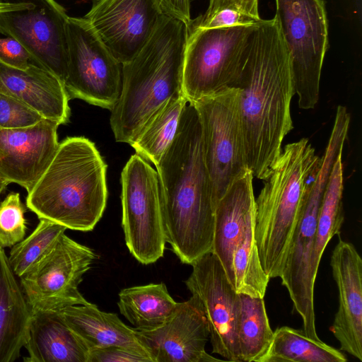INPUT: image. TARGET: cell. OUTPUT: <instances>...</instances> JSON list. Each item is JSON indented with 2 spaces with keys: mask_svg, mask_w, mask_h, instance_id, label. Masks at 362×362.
I'll return each instance as SVG.
<instances>
[{
  "mask_svg": "<svg viewBox=\"0 0 362 362\" xmlns=\"http://www.w3.org/2000/svg\"><path fill=\"white\" fill-rule=\"evenodd\" d=\"M330 266L339 305L329 329L341 351L362 361V259L352 243L339 238Z\"/></svg>",
  "mask_w": 362,
  "mask_h": 362,
  "instance_id": "cell-18",
  "label": "cell"
},
{
  "mask_svg": "<svg viewBox=\"0 0 362 362\" xmlns=\"http://www.w3.org/2000/svg\"><path fill=\"white\" fill-rule=\"evenodd\" d=\"M43 118L16 98L0 92V128L14 129L33 125Z\"/></svg>",
  "mask_w": 362,
  "mask_h": 362,
  "instance_id": "cell-32",
  "label": "cell"
},
{
  "mask_svg": "<svg viewBox=\"0 0 362 362\" xmlns=\"http://www.w3.org/2000/svg\"><path fill=\"white\" fill-rule=\"evenodd\" d=\"M0 62L8 66L25 70L32 62L27 49L16 39L0 37Z\"/></svg>",
  "mask_w": 362,
  "mask_h": 362,
  "instance_id": "cell-35",
  "label": "cell"
},
{
  "mask_svg": "<svg viewBox=\"0 0 362 362\" xmlns=\"http://www.w3.org/2000/svg\"><path fill=\"white\" fill-rule=\"evenodd\" d=\"M240 98V89L230 88L192 103L200 123L203 155L215 207L232 184L250 170Z\"/></svg>",
  "mask_w": 362,
  "mask_h": 362,
  "instance_id": "cell-8",
  "label": "cell"
},
{
  "mask_svg": "<svg viewBox=\"0 0 362 362\" xmlns=\"http://www.w3.org/2000/svg\"><path fill=\"white\" fill-rule=\"evenodd\" d=\"M107 165L95 144L83 136L59 143L48 167L26 197L39 219L67 229L91 231L105 211Z\"/></svg>",
  "mask_w": 362,
  "mask_h": 362,
  "instance_id": "cell-4",
  "label": "cell"
},
{
  "mask_svg": "<svg viewBox=\"0 0 362 362\" xmlns=\"http://www.w3.org/2000/svg\"><path fill=\"white\" fill-rule=\"evenodd\" d=\"M27 207L18 192H11L0 202V246L11 247L25 238Z\"/></svg>",
  "mask_w": 362,
  "mask_h": 362,
  "instance_id": "cell-31",
  "label": "cell"
},
{
  "mask_svg": "<svg viewBox=\"0 0 362 362\" xmlns=\"http://www.w3.org/2000/svg\"><path fill=\"white\" fill-rule=\"evenodd\" d=\"M0 92L16 98L43 118L59 125L69 121V97L63 81L33 63L22 70L0 62Z\"/></svg>",
  "mask_w": 362,
  "mask_h": 362,
  "instance_id": "cell-19",
  "label": "cell"
},
{
  "mask_svg": "<svg viewBox=\"0 0 362 362\" xmlns=\"http://www.w3.org/2000/svg\"><path fill=\"white\" fill-rule=\"evenodd\" d=\"M24 4L22 2H7L0 1V12L9 11L22 8Z\"/></svg>",
  "mask_w": 362,
  "mask_h": 362,
  "instance_id": "cell-38",
  "label": "cell"
},
{
  "mask_svg": "<svg viewBox=\"0 0 362 362\" xmlns=\"http://www.w3.org/2000/svg\"><path fill=\"white\" fill-rule=\"evenodd\" d=\"M234 88L240 91L247 166L254 177L263 180L293 128L291 103L296 91L291 55L275 17L255 24Z\"/></svg>",
  "mask_w": 362,
  "mask_h": 362,
  "instance_id": "cell-1",
  "label": "cell"
},
{
  "mask_svg": "<svg viewBox=\"0 0 362 362\" xmlns=\"http://www.w3.org/2000/svg\"><path fill=\"white\" fill-rule=\"evenodd\" d=\"M165 240L183 264L211 251L215 206L197 110L188 103L175 138L156 165Z\"/></svg>",
  "mask_w": 362,
  "mask_h": 362,
  "instance_id": "cell-2",
  "label": "cell"
},
{
  "mask_svg": "<svg viewBox=\"0 0 362 362\" xmlns=\"http://www.w3.org/2000/svg\"><path fill=\"white\" fill-rule=\"evenodd\" d=\"M67 228L53 221L41 218L27 238L16 243L8 256L16 276L28 272L54 247Z\"/></svg>",
  "mask_w": 362,
  "mask_h": 362,
  "instance_id": "cell-30",
  "label": "cell"
},
{
  "mask_svg": "<svg viewBox=\"0 0 362 362\" xmlns=\"http://www.w3.org/2000/svg\"><path fill=\"white\" fill-rule=\"evenodd\" d=\"M117 305L121 314L139 330H148L162 325L177 303L163 282L122 289Z\"/></svg>",
  "mask_w": 362,
  "mask_h": 362,
  "instance_id": "cell-24",
  "label": "cell"
},
{
  "mask_svg": "<svg viewBox=\"0 0 362 362\" xmlns=\"http://www.w3.org/2000/svg\"><path fill=\"white\" fill-rule=\"evenodd\" d=\"M253 178L249 170L232 184L215 207L211 252L219 259L233 288V252L247 223L255 216Z\"/></svg>",
  "mask_w": 362,
  "mask_h": 362,
  "instance_id": "cell-20",
  "label": "cell"
},
{
  "mask_svg": "<svg viewBox=\"0 0 362 362\" xmlns=\"http://www.w3.org/2000/svg\"><path fill=\"white\" fill-rule=\"evenodd\" d=\"M68 62L64 82L69 99L110 110L122 90V64L84 18L68 17Z\"/></svg>",
  "mask_w": 362,
  "mask_h": 362,
  "instance_id": "cell-11",
  "label": "cell"
},
{
  "mask_svg": "<svg viewBox=\"0 0 362 362\" xmlns=\"http://www.w3.org/2000/svg\"><path fill=\"white\" fill-rule=\"evenodd\" d=\"M255 24L188 28L183 66V93L188 103L235 87Z\"/></svg>",
  "mask_w": 362,
  "mask_h": 362,
  "instance_id": "cell-6",
  "label": "cell"
},
{
  "mask_svg": "<svg viewBox=\"0 0 362 362\" xmlns=\"http://www.w3.org/2000/svg\"><path fill=\"white\" fill-rule=\"evenodd\" d=\"M162 15L155 0H93L84 18L123 64L146 44Z\"/></svg>",
  "mask_w": 362,
  "mask_h": 362,
  "instance_id": "cell-15",
  "label": "cell"
},
{
  "mask_svg": "<svg viewBox=\"0 0 362 362\" xmlns=\"http://www.w3.org/2000/svg\"><path fill=\"white\" fill-rule=\"evenodd\" d=\"M255 228V216L250 220L234 250V288L238 293L264 298L270 279L260 262Z\"/></svg>",
  "mask_w": 362,
  "mask_h": 362,
  "instance_id": "cell-28",
  "label": "cell"
},
{
  "mask_svg": "<svg viewBox=\"0 0 362 362\" xmlns=\"http://www.w3.org/2000/svg\"><path fill=\"white\" fill-rule=\"evenodd\" d=\"M187 103L184 93L171 97L130 145L136 153L156 166L173 141Z\"/></svg>",
  "mask_w": 362,
  "mask_h": 362,
  "instance_id": "cell-26",
  "label": "cell"
},
{
  "mask_svg": "<svg viewBox=\"0 0 362 362\" xmlns=\"http://www.w3.org/2000/svg\"><path fill=\"white\" fill-rule=\"evenodd\" d=\"M122 227L131 255L149 264L163 256L165 235L157 171L136 153L121 173Z\"/></svg>",
  "mask_w": 362,
  "mask_h": 362,
  "instance_id": "cell-10",
  "label": "cell"
},
{
  "mask_svg": "<svg viewBox=\"0 0 362 362\" xmlns=\"http://www.w3.org/2000/svg\"><path fill=\"white\" fill-rule=\"evenodd\" d=\"M342 154L335 160L320 208L314 248V264L318 269L323 252L334 235H339L344 221Z\"/></svg>",
  "mask_w": 362,
  "mask_h": 362,
  "instance_id": "cell-29",
  "label": "cell"
},
{
  "mask_svg": "<svg viewBox=\"0 0 362 362\" xmlns=\"http://www.w3.org/2000/svg\"><path fill=\"white\" fill-rule=\"evenodd\" d=\"M320 158L309 140L286 144L263 180L255 199V236L261 264L269 279L280 277L298 223L310 178Z\"/></svg>",
  "mask_w": 362,
  "mask_h": 362,
  "instance_id": "cell-5",
  "label": "cell"
},
{
  "mask_svg": "<svg viewBox=\"0 0 362 362\" xmlns=\"http://www.w3.org/2000/svg\"><path fill=\"white\" fill-rule=\"evenodd\" d=\"M59 126L42 119L28 127L0 128V174L29 192L57 150Z\"/></svg>",
  "mask_w": 362,
  "mask_h": 362,
  "instance_id": "cell-17",
  "label": "cell"
},
{
  "mask_svg": "<svg viewBox=\"0 0 362 362\" xmlns=\"http://www.w3.org/2000/svg\"><path fill=\"white\" fill-rule=\"evenodd\" d=\"M23 8L0 12V33L18 40L32 62L63 83L67 71L66 25L69 16L55 0H23Z\"/></svg>",
  "mask_w": 362,
  "mask_h": 362,
  "instance_id": "cell-13",
  "label": "cell"
},
{
  "mask_svg": "<svg viewBox=\"0 0 362 362\" xmlns=\"http://www.w3.org/2000/svg\"><path fill=\"white\" fill-rule=\"evenodd\" d=\"M15 276L0 246V362L17 360L29 335L32 313Z\"/></svg>",
  "mask_w": 362,
  "mask_h": 362,
  "instance_id": "cell-22",
  "label": "cell"
},
{
  "mask_svg": "<svg viewBox=\"0 0 362 362\" xmlns=\"http://www.w3.org/2000/svg\"><path fill=\"white\" fill-rule=\"evenodd\" d=\"M25 362H88L89 349L59 312L32 315Z\"/></svg>",
  "mask_w": 362,
  "mask_h": 362,
  "instance_id": "cell-21",
  "label": "cell"
},
{
  "mask_svg": "<svg viewBox=\"0 0 362 362\" xmlns=\"http://www.w3.org/2000/svg\"><path fill=\"white\" fill-rule=\"evenodd\" d=\"M188 27L162 15L141 51L122 64V90L111 109L115 141L131 145L158 110L183 93V66Z\"/></svg>",
  "mask_w": 362,
  "mask_h": 362,
  "instance_id": "cell-3",
  "label": "cell"
},
{
  "mask_svg": "<svg viewBox=\"0 0 362 362\" xmlns=\"http://www.w3.org/2000/svg\"><path fill=\"white\" fill-rule=\"evenodd\" d=\"M161 13L184 22L188 27L192 18L189 0H155Z\"/></svg>",
  "mask_w": 362,
  "mask_h": 362,
  "instance_id": "cell-37",
  "label": "cell"
},
{
  "mask_svg": "<svg viewBox=\"0 0 362 362\" xmlns=\"http://www.w3.org/2000/svg\"><path fill=\"white\" fill-rule=\"evenodd\" d=\"M59 313L66 324L84 341L89 350L119 346L149 357L136 337V329L125 325L115 313L102 311L90 302L68 306Z\"/></svg>",
  "mask_w": 362,
  "mask_h": 362,
  "instance_id": "cell-23",
  "label": "cell"
},
{
  "mask_svg": "<svg viewBox=\"0 0 362 362\" xmlns=\"http://www.w3.org/2000/svg\"><path fill=\"white\" fill-rule=\"evenodd\" d=\"M192 266V273L185 283L204 310L212 353L229 361L241 362L238 340L239 293L211 252L199 258Z\"/></svg>",
  "mask_w": 362,
  "mask_h": 362,
  "instance_id": "cell-14",
  "label": "cell"
},
{
  "mask_svg": "<svg viewBox=\"0 0 362 362\" xmlns=\"http://www.w3.org/2000/svg\"><path fill=\"white\" fill-rule=\"evenodd\" d=\"M223 9H232L261 18L258 11V0H209L208 8L201 16L208 17Z\"/></svg>",
  "mask_w": 362,
  "mask_h": 362,
  "instance_id": "cell-36",
  "label": "cell"
},
{
  "mask_svg": "<svg viewBox=\"0 0 362 362\" xmlns=\"http://www.w3.org/2000/svg\"><path fill=\"white\" fill-rule=\"evenodd\" d=\"M88 362H152L146 354L119 346L89 350Z\"/></svg>",
  "mask_w": 362,
  "mask_h": 362,
  "instance_id": "cell-34",
  "label": "cell"
},
{
  "mask_svg": "<svg viewBox=\"0 0 362 362\" xmlns=\"http://www.w3.org/2000/svg\"><path fill=\"white\" fill-rule=\"evenodd\" d=\"M8 184L10 183L0 174V195L6 189Z\"/></svg>",
  "mask_w": 362,
  "mask_h": 362,
  "instance_id": "cell-39",
  "label": "cell"
},
{
  "mask_svg": "<svg viewBox=\"0 0 362 362\" xmlns=\"http://www.w3.org/2000/svg\"><path fill=\"white\" fill-rule=\"evenodd\" d=\"M339 350L288 326L273 332L269 346L257 362H346Z\"/></svg>",
  "mask_w": 362,
  "mask_h": 362,
  "instance_id": "cell-25",
  "label": "cell"
},
{
  "mask_svg": "<svg viewBox=\"0 0 362 362\" xmlns=\"http://www.w3.org/2000/svg\"><path fill=\"white\" fill-rule=\"evenodd\" d=\"M262 18H256L232 9H223L208 17L201 15L192 19L189 28H218L255 24Z\"/></svg>",
  "mask_w": 362,
  "mask_h": 362,
  "instance_id": "cell-33",
  "label": "cell"
},
{
  "mask_svg": "<svg viewBox=\"0 0 362 362\" xmlns=\"http://www.w3.org/2000/svg\"><path fill=\"white\" fill-rule=\"evenodd\" d=\"M343 146L336 140H329L317 173L313 180L303 206L279 277L287 289L295 310L303 321L308 337L318 339L314 309V286L318 269L314 264V248L317 218L331 170Z\"/></svg>",
  "mask_w": 362,
  "mask_h": 362,
  "instance_id": "cell-7",
  "label": "cell"
},
{
  "mask_svg": "<svg viewBox=\"0 0 362 362\" xmlns=\"http://www.w3.org/2000/svg\"><path fill=\"white\" fill-rule=\"evenodd\" d=\"M136 334L152 362L221 361L205 349L209 325L201 303L192 295L177 303L162 325L148 330L136 329Z\"/></svg>",
  "mask_w": 362,
  "mask_h": 362,
  "instance_id": "cell-16",
  "label": "cell"
},
{
  "mask_svg": "<svg viewBox=\"0 0 362 362\" xmlns=\"http://www.w3.org/2000/svg\"><path fill=\"white\" fill-rule=\"evenodd\" d=\"M96 259L92 249L63 234L50 252L20 277L32 315L89 303L78 286Z\"/></svg>",
  "mask_w": 362,
  "mask_h": 362,
  "instance_id": "cell-12",
  "label": "cell"
},
{
  "mask_svg": "<svg viewBox=\"0 0 362 362\" xmlns=\"http://www.w3.org/2000/svg\"><path fill=\"white\" fill-rule=\"evenodd\" d=\"M275 1V18L290 52L298 106L313 109L319 100L322 68L329 44L325 2Z\"/></svg>",
  "mask_w": 362,
  "mask_h": 362,
  "instance_id": "cell-9",
  "label": "cell"
},
{
  "mask_svg": "<svg viewBox=\"0 0 362 362\" xmlns=\"http://www.w3.org/2000/svg\"><path fill=\"white\" fill-rule=\"evenodd\" d=\"M238 340L241 362H257L273 337L263 298L239 293Z\"/></svg>",
  "mask_w": 362,
  "mask_h": 362,
  "instance_id": "cell-27",
  "label": "cell"
}]
</instances>
